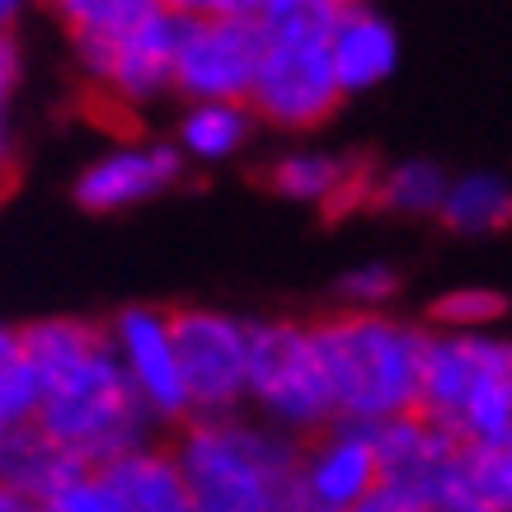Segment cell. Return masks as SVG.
<instances>
[{"label":"cell","mask_w":512,"mask_h":512,"mask_svg":"<svg viewBox=\"0 0 512 512\" xmlns=\"http://www.w3.org/2000/svg\"><path fill=\"white\" fill-rule=\"evenodd\" d=\"M24 353L43 386L33 423L90 466L156 437L160 419L127 381L109 343V325H90L76 315L33 320L24 325Z\"/></svg>","instance_id":"6da1fadb"},{"label":"cell","mask_w":512,"mask_h":512,"mask_svg":"<svg viewBox=\"0 0 512 512\" xmlns=\"http://www.w3.org/2000/svg\"><path fill=\"white\" fill-rule=\"evenodd\" d=\"M174 461L184 470L193 512H292L301 508L296 433L259 419L193 414L179 423Z\"/></svg>","instance_id":"7a4b0ae2"},{"label":"cell","mask_w":512,"mask_h":512,"mask_svg":"<svg viewBox=\"0 0 512 512\" xmlns=\"http://www.w3.org/2000/svg\"><path fill=\"white\" fill-rule=\"evenodd\" d=\"M428 329L404 325L386 311H353L315 320V343L325 357L339 419L386 423L395 414L419 409Z\"/></svg>","instance_id":"3957f363"},{"label":"cell","mask_w":512,"mask_h":512,"mask_svg":"<svg viewBox=\"0 0 512 512\" xmlns=\"http://www.w3.org/2000/svg\"><path fill=\"white\" fill-rule=\"evenodd\" d=\"M334 15L329 0H264L254 15L259 24V76L249 90V104L268 127L282 132H311L334 118L343 99L339 71H334Z\"/></svg>","instance_id":"277c9868"},{"label":"cell","mask_w":512,"mask_h":512,"mask_svg":"<svg viewBox=\"0 0 512 512\" xmlns=\"http://www.w3.org/2000/svg\"><path fill=\"white\" fill-rule=\"evenodd\" d=\"M419 409L466 447L512 442V343L489 329H437Z\"/></svg>","instance_id":"5b68a950"},{"label":"cell","mask_w":512,"mask_h":512,"mask_svg":"<svg viewBox=\"0 0 512 512\" xmlns=\"http://www.w3.org/2000/svg\"><path fill=\"white\" fill-rule=\"evenodd\" d=\"M381 484L362 512H480L470 447L423 409L376 423Z\"/></svg>","instance_id":"8992f818"},{"label":"cell","mask_w":512,"mask_h":512,"mask_svg":"<svg viewBox=\"0 0 512 512\" xmlns=\"http://www.w3.org/2000/svg\"><path fill=\"white\" fill-rule=\"evenodd\" d=\"M249 409L296 437H311L339 419L315 325L254 320L249 325Z\"/></svg>","instance_id":"52a82bcc"},{"label":"cell","mask_w":512,"mask_h":512,"mask_svg":"<svg viewBox=\"0 0 512 512\" xmlns=\"http://www.w3.org/2000/svg\"><path fill=\"white\" fill-rule=\"evenodd\" d=\"M179 33H184V15L156 0L151 10H141L118 29L76 38V62L94 90L118 99L123 109H151L160 99L179 94L174 90Z\"/></svg>","instance_id":"ba28073f"},{"label":"cell","mask_w":512,"mask_h":512,"mask_svg":"<svg viewBox=\"0 0 512 512\" xmlns=\"http://www.w3.org/2000/svg\"><path fill=\"white\" fill-rule=\"evenodd\" d=\"M188 484L174 447L141 442L80 475L52 512H188Z\"/></svg>","instance_id":"9c48e42d"},{"label":"cell","mask_w":512,"mask_h":512,"mask_svg":"<svg viewBox=\"0 0 512 512\" xmlns=\"http://www.w3.org/2000/svg\"><path fill=\"white\" fill-rule=\"evenodd\" d=\"M249 325L226 311H174L193 414H231L249 400Z\"/></svg>","instance_id":"30bf717a"},{"label":"cell","mask_w":512,"mask_h":512,"mask_svg":"<svg viewBox=\"0 0 512 512\" xmlns=\"http://www.w3.org/2000/svg\"><path fill=\"white\" fill-rule=\"evenodd\" d=\"M109 343L118 362H123L127 381L137 386L146 409L160 423L193 419V400H188L184 381V357H179V334H174V311L160 306H127L109 320Z\"/></svg>","instance_id":"8fae6325"},{"label":"cell","mask_w":512,"mask_h":512,"mask_svg":"<svg viewBox=\"0 0 512 512\" xmlns=\"http://www.w3.org/2000/svg\"><path fill=\"white\" fill-rule=\"evenodd\" d=\"M259 76V24L249 15H184L179 76L184 99H249Z\"/></svg>","instance_id":"7c38bea8"},{"label":"cell","mask_w":512,"mask_h":512,"mask_svg":"<svg viewBox=\"0 0 512 512\" xmlns=\"http://www.w3.org/2000/svg\"><path fill=\"white\" fill-rule=\"evenodd\" d=\"M381 484L376 423L334 419L301 447V508L311 512H362Z\"/></svg>","instance_id":"4fadbf2b"},{"label":"cell","mask_w":512,"mask_h":512,"mask_svg":"<svg viewBox=\"0 0 512 512\" xmlns=\"http://www.w3.org/2000/svg\"><path fill=\"white\" fill-rule=\"evenodd\" d=\"M184 170L188 156L179 151V141H123L76 174V202L99 217L132 212L141 202L170 193L184 179Z\"/></svg>","instance_id":"5bb4252c"},{"label":"cell","mask_w":512,"mask_h":512,"mask_svg":"<svg viewBox=\"0 0 512 512\" xmlns=\"http://www.w3.org/2000/svg\"><path fill=\"white\" fill-rule=\"evenodd\" d=\"M268 184L287 202H311V207H325V212H343V207H357V202H372L376 170H367L357 156L301 146V151H287V156L273 160Z\"/></svg>","instance_id":"9a60e30c"},{"label":"cell","mask_w":512,"mask_h":512,"mask_svg":"<svg viewBox=\"0 0 512 512\" xmlns=\"http://www.w3.org/2000/svg\"><path fill=\"white\" fill-rule=\"evenodd\" d=\"M334 71H339L343 94H367L381 80L395 76L400 66V33L381 10H372L367 0H348L334 15Z\"/></svg>","instance_id":"2e32d148"},{"label":"cell","mask_w":512,"mask_h":512,"mask_svg":"<svg viewBox=\"0 0 512 512\" xmlns=\"http://www.w3.org/2000/svg\"><path fill=\"white\" fill-rule=\"evenodd\" d=\"M90 470L85 456L62 447L52 433H43L38 423H24L0 442V480H10L15 489L33 498V508H57V498L71 489Z\"/></svg>","instance_id":"e0dca14e"},{"label":"cell","mask_w":512,"mask_h":512,"mask_svg":"<svg viewBox=\"0 0 512 512\" xmlns=\"http://www.w3.org/2000/svg\"><path fill=\"white\" fill-rule=\"evenodd\" d=\"M264 123L249 99H188L184 118H179V151L198 165H221V160L240 156L249 141H254V127Z\"/></svg>","instance_id":"ac0fdd59"},{"label":"cell","mask_w":512,"mask_h":512,"mask_svg":"<svg viewBox=\"0 0 512 512\" xmlns=\"http://www.w3.org/2000/svg\"><path fill=\"white\" fill-rule=\"evenodd\" d=\"M437 221L456 235H498L512 226V179L494 170H470V174H451L447 198Z\"/></svg>","instance_id":"d6986e66"},{"label":"cell","mask_w":512,"mask_h":512,"mask_svg":"<svg viewBox=\"0 0 512 512\" xmlns=\"http://www.w3.org/2000/svg\"><path fill=\"white\" fill-rule=\"evenodd\" d=\"M447 184L451 174L437 160H400V165L376 170L372 207H381L390 217H437Z\"/></svg>","instance_id":"ffe728a7"},{"label":"cell","mask_w":512,"mask_h":512,"mask_svg":"<svg viewBox=\"0 0 512 512\" xmlns=\"http://www.w3.org/2000/svg\"><path fill=\"white\" fill-rule=\"evenodd\" d=\"M38 372L24 353V329L0 325V442L38 419Z\"/></svg>","instance_id":"44dd1931"},{"label":"cell","mask_w":512,"mask_h":512,"mask_svg":"<svg viewBox=\"0 0 512 512\" xmlns=\"http://www.w3.org/2000/svg\"><path fill=\"white\" fill-rule=\"evenodd\" d=\"M437 329H494L508 315V296L494 287H451L428 306Z\"/></svg>","instance_id":"7402d4cb"},{"label":"cell","mask_w":512,"mask_h":512,"mask_svg":"<svg viewBox=\"0 0 512 512\" xmlns=\"http://www.w3.org/2000/svg\"><path fill=\"white\" fill-rule=\"evenodd\" d=\"M47 5L71 29V38H85V33H104L127 24V19H137L156 0H47Z\"/></svg>","instance_id":"603a6c76"},{"label":"cell","mask_w":512,"mask_h":512,"mask_svg":"<svg viewBox=\"0 0 512 512\" xmlns=\"http://www.w3.org/2000/svg\"><path fill=\"white\" fill-rule=\"evenodd\" d=\"M470 480L480 512H512V442L470 447Z\"/></svg>","instance_id":"cb8c5ba5"},{"label":"cell","mask_w":512,"mask_h":512,"mask_svg":"<svg viewBox=\"0 0 512 512\" xmlns=\"http://www.w3.org/2000/svg\"><path fill=\"white\" fill-rule=\"evenodd\" d=\"M395 296H400V273L390 264H362L339 278V301L353 311H386Z\"/></svg>","instance_id":"d4e9b609"},{"label":"cell","mask_w":512,"mask_h":512,"mask_svg":"<svg viewBox=\"0 0 512 512\" xmlns=\"http://www.w3.org/2000/svg\"><path fill=\"white\" fill-rule=\"evenodd\" d=\"M174 5L179 15H259L264 10V0H165Z\"/></svg>","instance_id":"484cf974"},{"label":"cell","mask_w":512,"mask_h":512,"mask_svg":"<svg viewBox=\"0 0 512 512\" xmlns=\"http://www.w3.org/2000/svg\"><path fill=\"white\" fill-rule=\"evenodd\" d=\"M15 184V127H10V94H0V198Z\"/></svg>","instance_id":"4316f807"},{"label":"cell","mask_w":512,"mask_h":512,"mask_svg":"<svg viewBox=\"0 0 512 512\" xmlns=\"http://www.w3.org/2000/svg\"><path fill=\"white\" fill-rule=\"evenodd\" d=\"M33 498L24 494V489H15L10 480H0V512H29Z\"/></svg>","instance_id":"83f0119b"},{"label":"cell","mask_w":512,"mask_h":512,"mask_svg":"<svg viewBox=\"0 0 512 512\" xmlns=\"http://www.w3.org/2000/svg\"><path fill=\"white\" fill-rule=\"evenodd\" d=\"M24 5H29V0H0V33H15Z\"/></svg>","instance_id":"f1b7e54d"},{"label":"cell","mask_w":512,"mask_h":512,"mask_svg":"<svg viewBox=\"0 0 512 512\" xmlns=\"http://www.w3.org/2000/svg\"><path fill=\"white\" fill-rule=\"evenodd\" d=\"M329 5H348V0H329Z\"/></svg>","instance_id":"f546056e"}]
</instances>
